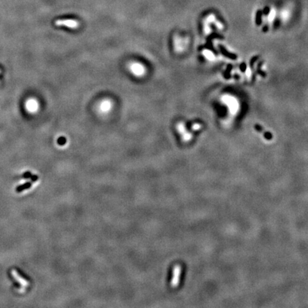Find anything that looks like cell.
Listing matches in <instances>:
<instances>
[{
  "label": "cell",
  "instance_id": "6da1fadb",
  "mask_svg": "<svg viewBox=\"0 0 308 308\" xmlns=\"http://www.w3.org/2000/svg\"><path fill=\"white\" fill-rule=\"evenodd\" d=\"M181 272L182 267L180 265H176L173 267L172 278H171L170 283V285L172 288H176L179 284Z\"/></svg>",
  "mask_w": 308,
  "mask_h": 308
},
{
  "label": "cell",
  "instance_id": "7a4b0ae2",
  "mask_svg": "<svg viewBox=\"0 0 308 308\" xmlns=\"http://www.w3.org/2000/svg\"><path fill=\"white\" fill-rule=\"evenodd\" d=\"M55 24L59 27H64L72 28V29H76L79 27V23L76 20H59L55 22Z\"/></svg>",
  "mask_w": 308,
  "mask_h": 308
},
{
  "label": "cell",
  "instance_id": "3957f363",
  "mask_svg": "<svg viewBox=\"0 0 308 308\" xmlns=\"http://www.w3.org/2000/svg\"><path fill=\"white\" fill-rule=\"evenodd\" d=\"M38 102H37L36 99H34V98L29 99L26 102V109H27L28 111L31 113H35L38 110Z\"/></svg>",
  "mask_w": 308,
  "mask_h": 308
},
{
  "label": "cell",
  "instance_id": "277c9868",
  "mask_svg": "<svg viewBox=\"0 0 308 308\" xmlns=\"http://www.w3.org/2000/svg\"><path fill=\"white\" fill-rule=\"evenodd\" d=\"M11 275L14 277V278H15L16 280L18 282V283H20L21 284H22V286L27 287V286L29 285V282L26 280L24 277L20 276V275L19 274V272L16 271V270L13 269L12 270H11Z\"/></svg>",
  "mask_w": 308,
  "mask_h": 308
},
{
  "label": "cell",
  "instance_id": "5b68a950",
  "mask_svg": "<svg viewBox=\"0 0 308 308\" xmlns=\"http://www.w3.org/2000/svg\"><path fill=\"white\" fill-rule=\"evenodd\" d=\"M131 69L136 76H142L145 73V69L142 65L139 63H133L131 67Z\"/></svg>",
  "mask_w": 308,
  "mask_h": 308
},
{
  "label": "cell",
  "instance_id": "8992f818",
  "mask_svg": "<svg viewBox=\"0 0 308 308\" xmlns=\"http://www.w3.org/2000/svg\"><path fill=\"white\" fill-rule=\"evenodd\" d=\"M111 108V103H110L109 101H106V102H102V104H101L100 109L103 112H106L108 111H109Z\"/></svg>",
  "mask_w": 308,
  "mask_h": 308
},
{
  "label": "cell",
  "instance_id": "52a82bcc",
  "mask_svg": "<svg viewBox=\"0 0 308 308\" xmlns=\"http://www.w3.org/2000/svg\"><path fill=\"white\" fill-rule=\"evenodd\" d=\"M225 102H228V103H229V106H230V110H231V111L232 112H236V111L237 110V106H236V104H237V103H236V102H235L233 103V99H232V98H225Z\"/></svg>",
  "mask_w": 308,
  "mask_h": 308
},
{
  "label": "cell",
  "instance_id": "ba28073f",
  "mask_svg": "<svg viewBox=\"0 0 308 308\" xmlns=\"http://www.w3.org/2000/svg\"><path fill=\"white\" fill-rule=\"evenodd\" d=\"M31 185H32V183H30V182H27V183H24V184H23L22 185H20V186H19V187L16 188V191L18 192V193H20V192L23 191V190H24L29 189V188L30 186H31Z\"/></svg>",
  "mask_w": 308,
  "mask_h": 308
},
{
  "label": "cell",
  "instance_id": "9c48e42d",
  "mask_svg": "<svg viewBox=\"0 0 308 308\" xmlns=\"http://www.w3.org/2000/svg\"><path fill=\"white\" fill-rule=\"evenodd\" d=\"M23 176H24V178H31V176H32V174L30 172H27V173H25L24 175H23Z\"/></svg>",
  "mask_w": 308,
  "mask_h": 308
},
{
  "label": "cell",
  "instance_id": "30bf717a",
  "mask_svg": "<svg viewBox=\"0 0 308 308\" xmlns=\"http://www.w3.org/2000/svg\"><path fill=\"white\" fill-rule=\"evenodd\" d=\"M58 142H59V144H61V145L63 144V143H65V140H64V138H60L59 139Z\"/></svg>",
  "mask_w": 308,
  "mask_h": 308
},
{
  "label": "cell",
  "instance_id": "8fae6325",
  "mask_svg": "<svg viewBox=\"0 0 308 308\" xmlns=\"http://www.w3.org/2000/svg\"><path fill=\"white\" fill-rule=\"evenodd\" d=\"M31 179L32 181H36V180L38 179V178H37V176H31Z\"/></svg>",
  "mask_w": 308,
  "mask_h": 308
},
{
  "label": "cell",
  "instance_id": "7c38bea8",
  "mask_svg": "<svg viewBox=\"0 0 308 308\" xmlns=\"http://www.w3.org/2000/svg\"><path fill=\"white\" fill-rule=\"evenodd\" d=\"M1 73H2V71H1V70H0V74H1Z\"/></svg>",
  "mask_w": 308,
  "mask_h": 308
}]
</instances>
